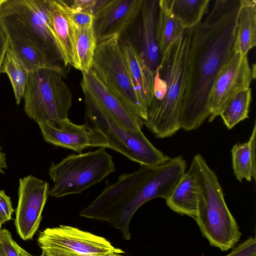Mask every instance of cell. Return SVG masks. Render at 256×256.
Instances as JSON below:
<instances>
[{
  "mask_svg": "<svg viewBox=\"0 0 256 256\" xmlns=\"http://www.w3.org/2000/svg\"><path fill=\"white\" fill-rule=\"evenodd\" d=\"M240 0H217L204 21L189 32L181 128H199L208 118L214 83L234 52Z\"/></svg>",
  "mask_w": 256,
  "mask_h": 256,
  "instance_id": "obj_1",
  "label": "cell"
},
{
  "mask_svg": "<svg viewBox=\"0 0 256 256\" xmlns=\"http://www.w3.org/2000/svg\"><path fill=\"white\" fill-rule=\"evenodd\" d=\"M186 162L182 156L158 166H140L136 171L119 176L86 207L80 216L110 223L130 240V225L136 212L156 198L166 199L186 172Z\"/></svg>",
  "mask_w": 256,
  "mask_h": 256,
  "instance_id": "obj_2",
  "label": "cell"
},
{
  "mask_svg": "<svg viewBox=\"0 0 256 256\" xmlns=\"http://www.w3.org/2000/svg\"><path fill=\"white\" fill-rule=\"evenodd\" d=\"M188 46L189 32L186 29L161 56L156 70L152 98L143 123L157 138L170 137L181 128Z\"/></svg>",
  "mask_w": 256,
  "mask_h": 256,
  "instance_id": "obj_3",
  "label": "cell"
},
{
  "mask_svg": "<svg viewBox=\"0 0 256 256\" xmlns=\"http://www.w3.org/2000/svg\"><path fill=\"white\" fill-rule=\"evenodd\" d=\"M198 188V201L194 218L210 244L222 250L232 248L241 232L224 199L218 178L200 154L192 161Z\"/></svg>",
  "mask_w": 256,
  "mask_h": 256,
  "instance_id": "obj_4",
  "label": "cell"
},
{
  "mask_svg": "<svg viewBox=\"0 0 256 256\" xmlns=\"http://www.w3.org/2000/svg\"><path fill=\"white\" fill-rule=\"evenodd\" d=\"M82 92L86 124L105 137L109 148L140 166H160L171 159L153 145L142 130L133 131L122 126L90 94Z\"/></svg>",
  "mask_w": 256,
  "mask_h": 256,
  "instance_id": "obj_5",
  "label": "cell"
},
{
  "mask_svg": "<svg viewBox=\"0 0 256 256\" xmlns=\"http://www.w3.org/2000/svg\"><path fill=\"white\" fill-rule=\"evenodd\" d=\"M112 156L106 148L72 154L52 162L48 174L53 182L49 195L60 198L80 194L115 172Z\"/></svg>",
  "mask_w": 256,
  "mask_h": 256,
  "instance_id": "obj_6",
  "label": "cell"
},
{
  "mask_svg": "<svg viewBox=\"0 0 256 256\" xmlns=\"http://www.w3.org/2000/svg\"><path fill=\"white\" fill-rule=\"evenodd\" d=\"M63 70L44 68L30 72L24 94V110L38 124L68 118L72 94Z\"/></svg>",
  "mask_w": 256,
  "mask_h": 256,
  "instance_id": "obj_7",
  "label": "cell"
},
{
  "mask_svg": "<svg viewBox=\"0 0 256 256\" xmlns=\"http://www.w3.org/2000/svg\"><path fill=\"white\" fill-rule=\"evenodd\" d=\"M0 22L7 34L37 46L62 66L58 50L48 27L44 0H6L0 7Z\"/></svg>",
  "mask_w": 256,
  "mask_h": 256,
  "instance_id": "obj_8",
  "label": "cell"
},
{
  "mask_svg": "<svg viewBox=\"0 0 256 256\" xmlns=\"http://www.w3.org/2000/svg\"><path fill=\"white\" fill-rule=\"evenodd\" d=\"M92 70L112 93L142 120L147 110L142 104L131 80L120 44V36L114 35L97 42Z\"/></svg>",
  "mask_w": 256,
  "mask_h": 256,
  "instance_id": "obj_9",
  "label": "cell"
},
{
  "mask_svg": "<svg viewBox=\"0 0 256 256\" xmlns=\"http://www.w3.org/2000/svg\"><path fill=\"white\" fill-rule=\"evenodd\" d=\"M41 249L62 256H109L124 251L104 237L70 226L47 228L38 238Z\"/></svg>",
  "mask_w": 256,
  "mask_h": 256,
  "instance_id": "obj_10",
  "label": "cell"
},
{
  "mask_svg": "<svg viewBox=\"0 0 256 256\" xmlns=\"http://www.w3.org/2000/svg\"><path fill=\"white\" fill-rule=\"evenodd\" d=\"M255 76V66H250L248 55L234 52L212 86L208 100V122L220 116L236 94L250 88Z\"/></svg>",
  "mask_w": 256,
  "mask_h": 256,
  "instance_id": "obj_11",
  "label": "cell"
},
{
  "mask_svg": "<svg viewBox=\"0 0 256 256\" xmlns=\"http://www.w3.org/2000/svg\"><path fill=\"white\" fill-rule=\"evenodd\" d=\"M49 192L48 182L34 176L28 175L19 180L14 224L22 240L32 239L37 231Z\"/></svg>",
  "mask_w": 256,
  "mask_h": 256,
  "instance_id": "obj_12",
  "label": "cell"
},
{
  "mask_svg": "<svg viewBox=\"0 0 256 256\" xmlns=\"http://www.w3.org/2000/svg\"><path fill=\"white\" fill-rule=\"evenodd\" d=\"M44 140L55 146L80 153L90 148H108L105 137L88 124H78L68 118L38 124Z\"/></svg>",
  "mask_w": 256,
  "mask_h": 256,
  "instance_id": "obj_13",
  "label": "cell"
},
{
  "mask_svg": "<svg viewBox=\"0 0 256 256\" xmlns=\"http://www.w3.org/2000/svg\"><path fill=\"white\" fill-rule=\"evenodd\" d=\"M142 0H98L94 11L92 28L97 42L120 36L136 20Z\"/></svg>",
  "mask_w": 256,
  "mask_h": 256,
  "instance_id": "obj_14",
  "label": "cell"
},
{
  "mask_svg": "<svg viewBox=\"0 0 256 256\" xmlns=\"http://www.w3.org/2000/svg\"><path fill=\"white\" fill-rule=\"evenodd\" d=\"M82 74V90L90 94L120 126L133 131L142 130V120L108 90L92 69Z\"/></svg>",
  "mask_w": 256,
  "mask_h": 256,
  "instance_id": "obj_15",
  "label": "cell"
},
{
  "mask_svg": "<svg viewBox=\"0 0 256 256\" xmlns=\"http://www.w3.org/2000/svg\"><path fill=\"white\" fill-rule=\"evenodd\" d=\"M48 27L58 50L62 64L74 66L76 57V30L68 12V3L44 0Z\"/></svg>",
  "mask_w": 256,
  "mask_h": 256,
  "instance_id": "obj_16",
  "label": "cell"
},
{
  "mask_svg": "<svg viewBox=\"0 0 256 256\" xmlns=\"http://www.w3.org/2000/svg\"><path fill=\"white\" fill-rule=\"evenodd\" d=\"M158 2V0H142L137 18L138 48L136 50L154 74L160 60L156 33Z\"/></svg>",
  "mask_w": 256,
  "mask_h": 256,
  "instance_id": "obj_17",
  "label": "cell"
},
{
  "mask_svg": "<svg viewBox=\"0 0 256 256\" xmlns=\"http://www.w3.org/2000/svg\"><path fill=\"white\" fill-rule=\"evenodd\" d=\"M120 44L132 82L147 110L152 98L155 74L147 67L130 42L120 40Z\"/></svg>",
  "mask_w": 256,
  "mask_h": 256,
  "instance_id": "obj_18",
  "label": "cell"
},
{
  "mask_svg": "<svg viewBox=\"0 0 256 256\" xmlns=\"http://www.w3.org/2000/svg\"><path fill=\"white\" fill-rule=\"evenodd\" d=\"M198 201L196 177L194 168L190 164L188 170L182 176L166 202L172 210L194 219Z\"/></svg>",
  "mask_w": 256,
  "mask_h": 256,
  "instance_id": "obj_19",
  "label": "cell"
},
{
  "mask_svg": "<svg viewBox=\"0 0 256 256\" xmlns=\"http://www.w3.org/2000/svg\"><path fill=\"white\" fill-rule=\"evenodd\" d=\"M234 52L248 55L256 45V1L240 0Z\"/></svg>",
  "mask_w": 256,
  "mask_h": 256,
  "instance_id": "obj_20",
  "label": "cell"
},
{
  "mask_svg": "<svg viewBox=\"0 0 256 256\" xmlns=\"http://www.w3.org/2000/svg\"><path fill=\"white\" fill-rule=\"evenodd\" d=\"M256 122L248 141L235 144L231 150L233 172L240 182L256 180Z\"/></svg>",
  "mask_w": 256,
  "mask_h": 256,
  "instance_id": "obj_21",
  "label": "cell"
},
{
  "mask_svg": "<svg viewBox=\"0 0 256 256\" xmlns=\"http://www.w3.org/2000/svg\"><path fill=\"white\" fill-rule=\"evenodd\" d=\"M184 30L171 11L170 0H159L156 33L160 57L174 42L182 36Z\"/></svg>",
  "mask_w": 256,
  "mask_h": 256,
  "instance_id": "obj_22",
  "label": "cell"
},
{
  "mask_svg": "<svg viewBox=\"0 0 256 256\" xmlns=\"http://www.w3.org/2000/svg\"><path fill=\"white\" fill-rule=\"evenodd\" d=\"M7 34L8 48L14 54L30 72L44 68L63 70L62 66L54 63L44 52L37 46L14 34Z\"/></svg>",
  "mask_w": 256,
  "mask_h": 256,
  "instance_id": "obj_23",
  "label": "cell"
},
{
  "mask_svg": "<svg viewBox=\"0 0 256 256\" xmlns=\"http://www.w3.org/2000/svg\"><path fill=\"white\" fill-rule=\"evenodd\" d=\"M210 2V0H170V9L186 30L201 22L203 16L208 12Z\"/></svg>",
  "mask_w": 256,
  "mask_h": 256,
  "instance_id": "obj_24",
  "label": "cell"
},
{
  "mask_svg": "<svg viewBox=\"0 0 256 256\" xmlns=\"http://www.w3.org/2000/svg\"><path fill=\"white\" fill-rule=\"evenodd\" d=\"M1 73H4L8 76L13 89L16 102L19 104L24 96L30 72L9 48L0 68Z\"/></svg>",
  "mask_w": 256,
  "mask_h": 256,
  "instance_id": "obj_25",
  "label": "cell"
},
{
  "mask_svg": "<svg viewBox=\"0 0 256 256\" xmlns=\"http://www.w3.org/2000/svg\"><path fill=\"white\" fill-rule=\"evenodd\" d=\"M76 57L73 67L86 74L92 68L97 42L92 26L76 30Z\"/></svg>",
  "mask_w": 256,
  "mask_h": 256,
  "instance_id": "obj_26",
  "label": "cell"
},
{
  "mask_svg": "<svg viewBox=\"0 0 256 256\" xmlns=\"http://www.w3.org/2000/svg\"><path fill=\"white\" fill-rule=\"evenodd\" d=\"M252 98L250 88L239 92L221 113L220 116L228 130L232 129L240 122L249 118Z\"/></svg>",
  "mask_w": 256,
  "mask_h": 256,
  "instance_id": "obj_27",
  "label": "cell"
},
{
  "mask_svg": "<svg viewBox=\"0 0 256 256\" xmlns=\"http://www.w3.org/2000/svg\"><path fill=\"white\" fill-rule=\"evenodd\" d=\"M0 256H32L13 239L10 231L0 228Z\"/></svg>",
  "mask_w": 256,
  "mask_h": 256,
  "instance_id": "obj_28",
  "label": "cell"
},
{
  "mask_svg": "<svg viewBox=\"0 0 256 256\" xmlns=\"http://www.w3.org/2000/svg\"><path fill=\"white\" fill-rule=\"evenodd\" d=\"M68 4V12L75 30H81L92 26L94 12L72 8Z\"/></svg>",
  "mask_w": 256,
  "mask_h": 256,
  "instance_id": "obj_29",
  "label": "cell"
},
{
  "mask_svg": "<svg viewBox=\"0 0 256 256\" xmlns=\"http://www.w3.org/2000/svg\"><path fill=\"white\" fill-rule=\"evenodd\" d=\"M224 256H256V238L250 237Z\"/></svg>",
  "mask_w": 256,
  "mask_h": 256,
  "instance_id": "obj_30",
  "label": "cell"
},
{
  "mask_svg": "<svg viewBox=\"0 0 256 256\" xmlns=\"http://www.w3.org/2000/svg\"><path fill=\"white\" fill-rule=\"evenodd\" d=\"M14 211L10 198L4 190H0V225L12 218Z\"/></svg>",
  "mask_w": 256,
  "mask_h": 256,
  "instance_id": "obj_31",
  "label": "cell"
},
{
  "mask_svg": "<svg viewBox=\"0 0 256 256\" xmlns=\"http://www.w3.org/2000/svg\"><path fill=\"white\" fill-rule=\"evenodd\" d=\"M8 49V34L0 22V71L7 50Z\"/></svg>",
  "mask_w": 256,
  "mask_h": 256,
  "instance_id": "obj_32",
  "label": "cell"
},
{
  "mask_svg": "<svg viewBox=\"0 0 256 256\" xmlns=\"http://www.w3.org/2000/svg\"><path fill=\"white\" fill-rule=\"evenodd\" d=\"M98 0H76L72 1L70 6L75 8L94 11Z\"/></svg>",
  "mask_w": 256,
  "mask_h": 256,
  "instance_id": "obj_33",
  "label": "cell"
},
{
  "mask_svg": "<svg viewBox=\"0 0 256 256\" xmlns=\"http://www.w3.org/2000/svg\"><path fill=\"white\" fill-rule=\"evenodd\" d=\"M8 165L6 164V156L5 153L2 151L0 144V174H4V170L6 169Z\"/></svg>",
  "mask_w": 256,
  "mask_h": 256,
  "instance_id": "obj_34",
  "label": "cell"
},
{
  "mask_svg": "<svg viewBox=\"0 0 256 256\" xmlns=\"http://www.w3.org/2000/svg\"><path fill=\"white\" fill-rule=\"evenodd\" d=\"M42 254L39 256H62L46 249H42Z\"/></svg>",
  "mask_w": 256,
  "mask_h": 256,
  "instance_id": "obj_35",
  "label": "cell"
},
{
  "mask_svg": "<svg viewBox=\"0 0 256 256\" xmlns=\"http://www.w3.org/2000/svg\"><path fill=\"white\" fill-rule=\"evenodd\" d=\"M109 256H122L121 254L114 253V254H110Z\"/></svg>",
  "mask_w": 256,
  "mask_h": 256,
  "instance_id": "obj_36",
  "label": "cell"
},
{
  "mask_svg": "<svg viewBox=\"0 0 256 256\" xmlns=\"http://www.w3.org/2000/svg\"><path fill=\"white\" fill-rule=\"evenodd\" d=\"M6 0H0V7L4 4Z\"/></svg>",
  "mask_w": 256,
  "mask_h": 256,
  "instance_id": "obj_37",
  "label": "cell"
},
{
  "mask_svg": "<svg viewBox=\"0 0 256 256\" xmlns=\"http://www.w3.org/2000/svg\"><path fill=\"white\" fill-rule=\"evenodd\" d=\"M1 226H2L0 225V228H1Z\"/></svg>",
  "mask_w": 256,
  "mask_h": 256,
  "instance_id": "obj_38",
  "label": "cell"
}]
</instances>
